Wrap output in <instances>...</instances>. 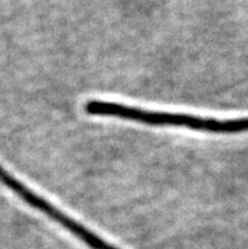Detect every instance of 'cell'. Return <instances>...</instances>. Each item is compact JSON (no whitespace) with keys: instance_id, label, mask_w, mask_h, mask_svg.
<instances>
[{"instance_id":"1","label":"cell","mask_w":248,"mask_h":249,"mask_svg":"<svg viewBox=\"0 0 248 249\" xmlns=\"http://www.w3.org/2000/svg\"><path fill=\"white\" fill-rule=\"evenodd\" d=\"M110 115L116 119L128 120L150 126H177L213 134H234L248 132V118L219 120L201 118L190 114L146 110L141 107L116 103L110 109Z\"/></svg>"}]
</instances>
